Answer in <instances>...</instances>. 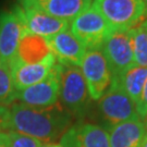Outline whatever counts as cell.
<instances>
[{
  "mask_svg": "<svg viewBox=\"0 0 147 147\" xmlns=\"http://www.w3.org/2000/svg\"><path fill=\"white\" fill-rule=\"evenodd\" d=\"M73 116L61 102L49 107H32L21 102L9 107L8 131L35 137L42 143L61 138L71 127Z\"/></svg>",
  "mask_w": 147,
  "mask_h": 147,
  "instance_id": "6da1fadb",
  "label": "cell"
},
{
  "mask_svg": "<svg viewBox=\"0 0 147 147\" xmlns=\"http://www.w3.org/2000/svg\"><path fill=\"white\" fill-rule=\"evenodd\" d=\"M93 5L115 31H129L147 16V5L142 0H94Z\"/></svg>",
  "mask_w": 147,
  "mask_h": 147,
  "instance_id": "7a4b0ae2",
  "label": "cell"
},
{
  "mask_svg": "<svg viewBox=\"0 0 147 147\" xmlns=\"http://www.w3.org/2000/svg\"><path fill=\"white\" fill-rule=\"evenodd\" d=\"M89 93L80 67L64 65L60 68L61 104L73 117H83L87 109Z\"/></svg>",
  "mask_w": 147,
  "mask_h": 147,
  "instance_id": "3957f363",
  "label": "cell"
},
{
  "mask_svg": "<svg viewBox=\"0 0 147 147\" xmlns=\"http://www.w3.org/2000/svg\"><path fill=\"white\" fill-rule=\"evenodd\" d=\"M70 31L84 45L86 50H90L100 49L115 30L92 5L70 22Z\"/></svg>",
  "mask_w": 147,
  "mask_h": 147,
  "instance_id": "277c9868",
  "label": "cell"
},
{
  "mask_svg": "<svg viewBox=\"0 0 147 147\" xmlns=\"http://www.w3.org/2000/svg\"><path fill=\"white\" fill-rule=\"evenodd\" d=\"M98 110L105 122L106 130L122 122L140 118L136 104L116 83H111L108 90L98 100Z\"/></svg>",
  "mask_w": 147,
  "mask_h": 147,
  "instance_id": "5b68a950",
  "label": "cell"
},
{
  "mask_svg": "<svg viewBox=\"0 0 147 147\" xmlns=\"http://www.w3.org/2000/svg\"><path fill=\"white\" fill-rule=\"evenodd\" d=\"M81 71L84 75L90 98L99 100L112 82L110 68L101 49L86 51L81 63Z\"/></svg>",
  "mask_w": 147,
  "mask_h": 147,
  "instance_id": "8992f818",
  "label": "cell"
},
{
  "mask_svg": "<svg viewBox=\"0 0 147 147\" xmlns=\"http://www.w3.org/2000/svg\"><path fill=\"white\" fill-rule=\"evenodd\" d=\"M100 49L109 64L112 80L117 79L126 69L135 64L130 30L113 31Z\"/></svg>",
  "mask_w": 147,
  "mask_h": 147,
  "instance_id": "52a82bcc",
  "label": "cell"
},
{
  "mask_svg": "<svg viewBox=\"0 0 147 147\" xmlns=\"http://www.w3.org/2000/svg\"><path fill=\"white\" fill-rule=\"evenodd\" d=\"M60 68L57 63L46 79L30 87L16 90V100L32 107H49L60 99Z\"/></svg>",
  "mask_w": 147,
  "mask_h": 147,
  "instance_id": "ba28073f",
  "label": "cell"
},
{
  "mask_svg": "<svg viewBox=\"0 0 147 147\" xmlns=\"http://www.w3.org/2000/svg\"><path fill=\"white\" fill-rule=\"evenodd\" d=\"M23 30L21 19L14 9L0 12V63L9 69L16 59Z\"/></svg>",
  "mask_w": 147,
  "mask_h": 147,
  "instance_id": "9c48e42d",
  "label": "cell"
},
{
  "mask_svg": "<svg viewBox=\"0 0 147 147\" xmlns=\"http://www.w3.org/2000/svg\"><path fill=\"white\" fill-rule=\"evenodd\" d=\"M13 9L20 16L24 30L39 36L50 38L60 32L70 28V22L57 19L34 8L16 5Z\"/></svg>",
  "mask_w": 147,
  "mask_h": 147,
  "instance_id": "30bf717a",
  "label": "cell"
},
{
  "mask_svg": "<svg viewBox=\"0 0 147 147\" xmlns=\"http://www.w3.org/2000/svg\"><path fill=\"white\" fill-rule=\"evenodd\" d=\"M61 147H110L105 127L93 123L72 125L60 138Z\"/></svg>",
  "mask_w": 147,
  "mask_h": 147,
  "instance_id": "8fae6325",
  "label": "cell"
},
{
  "mask_svg": "<svg viewBox=\"0 0 147 147\" xmlns=\"http://www.w3.org/2000/svg\"><path fill=\"white\" fill-rule=\"evenodd\" d=\"M93 0H19L18 5L40 10L60 20L71 22L92 5Z\"/></svg>",
  "mask_w": 147,
  "mask_h": 147,
  "instance_id": "7c38bea8",
  "label": "cell"
},
{
  "mask_svg": "<svg viewBox=\"0 0 147 147\" xmlns=\"http://www.w3.org/2000/svg\"><path fill=\"white\" fill-rule=\"evenodd\" d=\"M57 61L64 65L81 67L82 60L86 53L85 46L76 38L70 28L64 30L48 38Z\"/></svg>",
  "mask_w": 147,
  "mask_h": 147,
  "instance_id": "4fadbf2b",
  "label": "cell"
},
{
  "mask_svg": "<svg viewBox=\"0 0 147 147\" xmlns=\"http://www.w3.org/2000/svg\"><path fill=\"white\" fill-rule=\"evenodd\" d=\"M57 63L58 61L53 53L38 63H13L10 67V71L16 90H22L44 81Z\"/></svg>",
  "mask_w": 147,
  "mask_h": 147,
  "instance_id": "5bb4252c",
  "label": "cell"
},
{
  "mask_svg": "<svg viewBox=\"0 0 147 147\" xmlns=\"http://www.w3.org/2000/svg\"><path fill=\"white\" fill-rule=\"evenodd\" d=\"M53 53L48 38L33 34L26 30H23L16 59L12 64L13 63L31 64V63L42 62Z\"/></svg>",
  "mask_w": 147,
  "mask_h": 147,
  "instance_id": "9a60e30c",
  "label": "cell"
},
{
  "mask_svg": "<svg viewBox=\"0 0 147 147\" xmlns=\"http://www.w3.org/2000/svg\"><path fill=\"white\" fill-rule=\"evenodd\" d=\"M146 131L140 118L119 123L107 130L110 147H140Z\"/></svg>",
  "mask_w": 147,
  "mask_h": 147,
  "instance_id": "2e32d148",
  "label": "cell"
},
{
  "mask_svg": "<svg viewBox=\"0 0 147 147\" xmlns=\"http://www.w3.org/2000/svg\"><path fill=\"white\" fill-rule=\"evenodd\" d=\"M147 80V68L133 64L121 73L117 79L112 80L111 83H116L129 95L135 104L138 102L143 87Z\"/></svg>",
  "mask_w": 147,
  "mask_h": 147,
  "instance_id": "e0dca14e",
  "label": "cell"
},
{
  "mask_svg": "<svg viewBox=\"0 0 147 147\" xmlns=\"http://www.w3.org/2000/svg\"><path fill=\"white\" fill-rule=\"evenodd\" d=\"M134 62L136 65L147 68V20L130 30Z\"/></svg>",
  "mask_w": 147,
  "mask_h": 147,
  "instance_id": "ac0fdd59",
  "label": "cell"
},
{
  "mask_svg": "<svg viewBox=\"0 0 147 147\" xmlns=\"http://www.w3.org/2000/svg\"><path fill=\"white\" fill-rule=\"evenodd\" d=\"M16 93L10 69L0 63V105L5 107L12 105L16 101Z\"/></svg>",
  "mask_w": 147,
  "mask_h": 147,
  "instance_id": "d6986e66",
  "label": "cell"
},
{
  "mask_svg": "<svg viewBox=\"0 0 147 147\" xmlns=\"http://www.w3.org/2000/svg\"><path fill=\"white\" fill-rule=\"evenodd\" d=\"M2 140L7 147H40L44 144L35 137L28 136L16 131L1 132Z\"/></svg>",
  "mask_w": 147,
  "mask_h": 147,
  "instance_id": "ffe728a7",
  "label": "cell"
},
{
  "mask_svg": "<svg viewBox=\"0 0 147 147\" xmlns=\"http://www.w3.org/2000/svg\"><path fill=\"white\" fill-rule=\"evenodd\" d=\"M136 109H137L138 117L143 121V119H144V117H145V115H146L147 112V80L146 82H145L144 87H143L140 100H138V102L136 104Z\"/></svg>",
  "mask_w": 147,
  "mask_h": 147,
  "instance_id": "44dd1931",
  "label": "cell"
},
{
  "mask_svg": "<svg viewBox=\"0 0 147 147\" xmlns=\"http://www.w3.org/2000/svg\"><path fill=\"white\" fill-rule=\"evenodd\" d=\"M8 120H9V107L0 105V132L8 131Z\"/></svg>",
  "mask_w": 147,
  "mask_h": 147,
  "instance_id": "7402d4cb",
  "label": "cell"
},
{
  "mask_svg": "<svg viewBox=\"0 0 147 147\" xmlns=\"http://www.w3.org/2000/svg\"><path fill=\"white\" fill-rule=\"evenodd\" d=\"M40 147H61L60 144H56V143H44Z\"/></svg>",
  "mask_w": 147,
  "mask_h": 147,
  "instance_id": "603a6c76",
  "label": "cell"
},
{
  "mask_svg": "<svg viewBox=\"0 0 147 147\" xmlns=\"http://www.w3.org/2000/svg\"><path fill=\"white\" fill-rule=\"evenodd\" d=\"M140 147H147V131H146V133H145L144 137H143L141 144H140Z\"/></svg>",
  "mask_w": 147,
  "mask_h": 147,
  "instance_id": "cb8c5ba5",
  "label": "cell"
},
{
  "mask_svg": "<svg viewBox=\"0 0 147 147\" xmlns=\"http://www.w3.org/2000/svg\"><path fill=\"white\" fill-rule=\"evenodd\" d=\"M0 147H7V145H5V142H3V140H2V134H1V132H0Z\"/></svg>",
  "mask_w": 147,
  "mask_h": 147,
  "instance_id": "d4e9b609",
  "label": "cell"
},
{
  "mask_svg": "<svg viewBox=\"0 0 147 147\" xmlns=\"http://www.w3.org/2000/svg\"><path fill=\"white\" fill-rule=\"evenodd\" d=\"M143 122H144V125H145V127H146L147 130V112L146 115H145V117H144V119H143Z\"/></svg>",
  "mask_w": 147,
  "mask_h": 147,
  "instance_id": "484cf974",
  "label": "cell"
},
{
  "mask_svg": "<svg viewBox=\"0 0 147 147\" xmlns=\"http://www.w3.org/2000/svg\"><path fill=\"white\" fill-rule=\"evenodd\" d=\"M142 1H143V2H144V3H145V5H147V0H142Z\"/></svg>",
  "mask_w": 147,
  "mask_h": 147,
  "instance_id": "4316f807",
  "label": "cell"
}]
</instances>
